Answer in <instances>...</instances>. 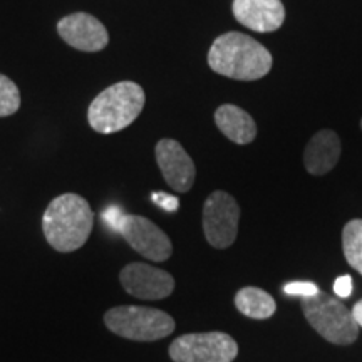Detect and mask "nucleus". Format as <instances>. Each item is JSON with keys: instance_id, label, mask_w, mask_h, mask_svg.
I'll list each match as a JSON object with an SVG mask.
<instances>
[{"instance_id": "f257e3e1", "label": "nucleus", "mask_w": 362, "mask_h": 362, "mask_svg": "<svg viewBox=\"0 0 362 362\" xmlns=\"http://www.w3.org/2000/svg\"><path fill=\"white\" fill-rule=\"evenodd\" d=\"M274 59L265 45L242 33L218 35L208 52V66L235 81H259L272 71Z\"/></svg>"}, {"instance_id": "f03ea898", "label": "nucleus", "mask_w": 362, "mask_h": 362, "mask_svg": "<svg viewBox=\"0 0 362 362\" xmlns=\"http://www.w3.org/2000/svg\"><path fill=\"white\" fill-rule=\"evenodd\" d=\"M94 215L89 203L76 193L54 198L42 216V232L54 250L71 253L79 250L93 232Z\"/></svg>"}, {"instance_id": "7ed1b4c3", "label": "nucleus", "mask_w": 362, "mask_h": 362, "mask_svg": "<svg viewBox=\"0 0 362 362\" xmlns=\"http://www.w3.org/2000/svg\"><path fill=\"white\" fill-rule=\"evenodd\" d=\"M146 96L133 81H121L99 93L88 110V123L96 133L112 134L128 128L141 115Z\"/></svg>"}, {"instance_id": "20e7f679", "label": "nucleus", "mask_w": 362, "mask_h": 362, "mask_svg": "<svg viewBox=\"0 0 362 362\" xmlns=\"http://www.w3.org/2000/svg\"><path fill=\"white\" fill-rule=\"evenodd\" d=\"M104 324L116 336L138 342H153L175 332V319L155 307L119 305L104 314Z\"/></svg>"}, {"instance_id": "39448f33", "label": "nucleus", "mask_w": 362, "mask_h": 362, "mask_svg": "<svg viewBox=\"0 0 362 362\" xmlns=\"http://www.w3.org/2000/svg\"><path fill=\"white\" fill-rule=\"evenodd\" d=\"M302 312L307 322L322 336L325 341L337 346H349L359 337V325L349 307L325 292L314 297L302 298Z\"/></svg>"}, {"instance_id": "423d86ee", "label": "nucleus", "mask_w": 362, "mask_h": 362, "mask_svg": "<svg viewBox=\"0 0 362 362\" xmlns=\"http://www.w3.org/2000/svg\"><path fill=\"white\" fill-rule=\"evenodd\" d=\"M237 356V341L225 332L185 334L170 346L173 362H233Z\"/></svg>"}, {"instance_id": "0eeeda50", "label": "nucleus", "mask_w": 362, "mask_h": 362, "mask_svg": "<svg viewBox=\"0 0 362 362\" xmlns=\"http://www.w3.org/2000/svg\"><path fill=\"white\" fill-rule=\"evenodd\" d=\"M240 206L230 193L216 189L203 205V232L214 248L223 250L233 245L238 235Z\"/></svg>"}, {"instance_id": "6e6552de", "label": "nucleus", "mask_w": 362, "mask_h": 362, "mask_svg": "<svg viewBox=\"0 0 362 362\" xmlns=\"http://www.w3.org/2000/svg\"><path fill=\"white\" fill-rule=\"evenodd\" d=\"M117 233L128 242L133 250L146 257L148 260L165 262L173 253V245L168 235L144 216L126 214Z\"/></svg>"}, {"instance_id": "1a4fd4ad", "label": "nucleus", "mask_w": 362, "mask_h": 362, "mask_svg": "<svg viewBox=\"0 0 362 362\" xmlns=\"http://www.w3.org/2000/svg\"><path fill=\"white\" fill-rule=\"evenodd\" d=\"M119 282L129 296L141 300H161L175 291V279L156 267L133 262L121 270Z\"/></svg>"}, {"instance_id": "9d476101", "label": "nucleus", "mask_w": 362, "mask_h": 362, "mask_svg": "<svg viewBox=\"0 0 362 362\" xmlns=\"http://www.w3.org/2000/svg\"><path fill=\"white\" fill-rule=\"evenodd\" d=\"M57 33L66 44L83 52H99L110 44L106 25L86 12L62 17L57 22Z\"/></svg>"}, {"instance_id": "9b49d317", "label": "nucleus", "mask_w": 362, "mask_h": 362, "mask_svg": "<svg viewBox=\"0 0 362 362\" xmlns=\"http://www.w3.org/2000/svg\"><path fill=\"white\" fill-rule=\"evenodd\" d=\"M156 163L168 187L178 193H188L194 183L197 168L185 148L176 139H160L155 148Z\"/></svg>"}, {"instance_id": "f8f14e48", "label": "nucleus", "mask_w": 362, "mask_h": 362, "mask_svg": "<svg viewBox=\"0 0 362 362\" xmlns=\"http://www.w3.org/2000/svg\"><path fill=\"white\" fill-rule=\"evenodd\" d=\"M233 17L255 33H275L285 22L282 0H233Z\"/></svg>"}, {"instance_id": "ddd939ff", "label": "nucleus", "mask_w": 362, "mask_h": 362, "mask_svg": "<svg viewBox=\"0 0 362 362\" xmlns=\"http://www.w3.org/2000/svg\"><path fill=\"white\" fill-rule=\"evenodd\" d=\"M341 138L336 131L322 129L307 143L304 151V166L310 175L322 176L336 168L341 158Z\"/></svg>"}, {"instance_id": "4468645a", "label": "nucleus", "mask_w": 362, "mask_h": 362, "mask_svg": "<svg viewBox=\"0 0 362 362\" xmlns=\"http://www.w3.org/2000/svg\"><path fill=\"white\" fill-rule=\"evenodd\" d=\"M215 124L230 141L248 144L257 138L255 119L235 104H221L215 111Z\"/></svg>"}, {"instance_id": "2eb2a0df", "label": "nucleus", "mask_w": 362, "mask_h": 362, "mask_svg": "<svg viewBox=\"0 0 362 362\" xmlns=\"http://www.w3.org/2000/svg\"><path fill=\"white\" fill-rule=\"evenodd\" d=\"M235 307L243 315L255 320L270 319L277 310L274 297L259 287H245L238 291L237 296H235Z\"/></svg>"}, {"instance_id": "dca6fc26", "label": "nucleus", "mask_w": 362, "mask_h": 362, "mask_svg": "<svg viewBox=\"0 0 362 362\" xmlns=\"http://www.w3.org/2000/svg\"><path fill=\"white\" fill-rule=\"evenodd\" d=\"M342 248L347 264L362 275V220L347 221L342 230Z\"/></svg>"}, {"instance_id": "f3484780", "label": "nucleus", "mask_w": 362, "mask_h": 362, "mask_svg": "<svg viewBox=\"0 0 362 362\" xmlns=\"http://www.w3.org/2000/svg\"><path fill=\"white\" fill-rule=\"evenodd\" d=\"M21 107V90L7 76L0 74V117L12 116Z\"/></svg>"}, {"instance_id": "a211bd4d", "label": "nucleus", "mask_w": 362, "mask_h": 362, "mask_svg": "<svg viewBox=\"0 0 362 362\" xmlns=\"http://www.w3.org/2000/svg\"><path fill=\"white\" fill-rule=\"evenodd\" d=\"M284 292L287 293V296H298L302 298H307L319 293L320 288L317 287L314 282H288L284 287Z\"/></svg>"}, {"instance_id": "6ab92c4d", "label": "nucleus", "mask_w": 362, "mask_h": 362, "mask_svg": "<svg viewBox=\"0 0 362 362\" xmlns=\"http://www.w3.org/2000/svg\"><path fill=\"white\" fill-rule=\"evenodd\" d=\"M124 215H126L124 210L119 205H110L107 208H104L101 216H103L104 223L110 226L112 232L117 233V230H119V225H121V221H123Z\"/></svg>"}, {"instance_id": "aec40b11", "label": "nucleus", "mask_w": 362, "mask_h": 362, "mask_svg": "<svg viewBox=\"0 0 362 362\" xmlns=\"http://www.w3.org/2000/svg\"><path fill=\"white\" fill-rule=\"evenodd\" d=\"M151 200L155 205L163 208L165 211H168V214H175V211L180 208L178 198L173 197V194H168V193H163V192L151 193Z\"/></svg>"}, {"instance_id": "412c9836", "label": "nucleus", "mask_w": 362, "mask_h": 362, "mask_svg": "<svg viewBox=\"0 0 362 362\" xmlns=\"http://www.w3.org/2000/svg\"><path fill=\"white\" fill-rule=\"evenodd\" d=\"M334 292H336L337 296L342 298L351 297V293H352L351 275H341V277H337L336 282H334Z\"/></svg>"}, {"instance_id": "4be33fe9", "label": "nucleus", "mask_w": 362, "mask_h": 362, "mask_svg": "<svg viewBox=\"0 0 362 362\" xmlns=\"http://www.w3.org/2000/svg\"><path fill=\"white\" fill-rule=\"evenodd\" d=\"M351 310H352V315H354L357 325H359V327H362V300L357 302V304L352 307Z\"/></svg>"}, {"instance_id": "5701e85b", "label": "nucleus", "mask_w": 362, "mask_h": 362, "mask_svg": "<svg viewBox=\"0 0 362 362\" xmlns=\"http://www.w3.org/2000/svg\"><path fill=\"white\" fill-rule=\"evenodd\" d=\"M361 129H362V119H361Z\"/></svg>"}]
</instances>
